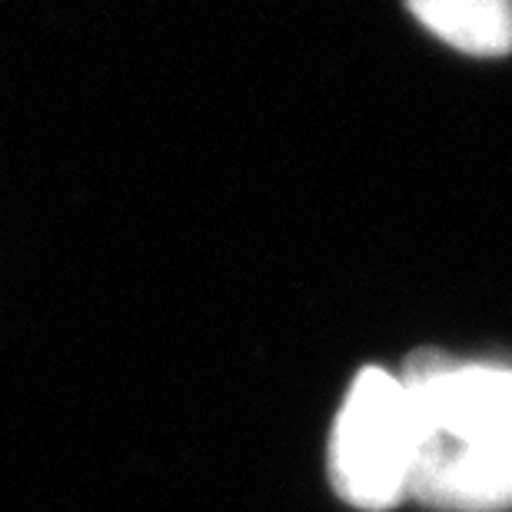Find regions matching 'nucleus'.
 <instances>
[{
  "mask_svg": "<svg viewBox=\"0 0 512 512\" xmlns=\"http://www.w3.org/2000/svg\"><path fill=\"white\" fill-rule=\"evenodd\" d=\"M413 463L416 419L406 383L386 370H363L333 429L336 489L360 509H386L413 483Z\"/></svg>",
  "mask_w": 512,
  "mask_h": 512,
  "instance_id": "nucleus-2",
  "label": "nucleus"
},
{
  "mask_svg": "<svg viewBox=\"0 0 512 512\" xmlns=\"http://www.w3.org/2000/svg\"><path fill=\"white\" fill-rule=\"evenodd\" d=\"M429 34L473 57L512 50V0H406Z\"/></svg>",
  "mask_w": 512,
  "mask_h": 512,
  "instance_id": "nucleus-3",
  "label": "nucleus"
},
{
  "mask_svg": "<svg viewBox=\"0 0 512 512\" xmlns=\"http://www.w3.org/2000/svg\"><path fill=\"white\" fill-rule=\"evenodd\" d=\"M416 419L409 489L433 506L489 512L512 503V370L436 350L406 363Z\"/></svg>",
  "mask_w": 512,
  "mask_h": 512,
  "instance_id": "nucleus-1",
  "label": "nucleus"
}]
</instances>
